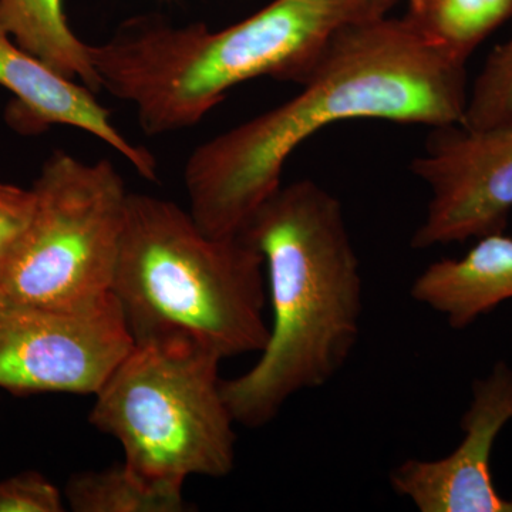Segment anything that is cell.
<instances>
[{
  "label": "cell",
  "instance_id": "6da1fadb",
  "mask_svg": "<svg viewBox=\"0 0 512 512\" xmlns=\"http://www.w3.org/2000/svg\"><path fill=\"white\" fill-rule=\"evenodd\" d=\"M299 86L292 99L192 151L184 183L202 231L241 235L284 184L289 157L323 128L348 120L453 126L463 123L468 97L466 64L387 16L343 26Z\"/></svg>",
  "mask_w": 512,
  "mask_h": 512
},
{
  "label": "cell",
  "instance_id": "9a60e30c",
  "mask_svg": "<svg viewBox=\"0 0 512 512\" xmlns=\"http://www.w3.org/2000/svg\"><path fill=\"white\" fill-rule=\"evenodd\" d=\"M512 120V33L495 47L468 90L461 126L484 128Z\"/></svg>",
  "mask_w": 512,
  "mask_h": 512
},
{
  "label": "cell",
  "instance_id": "5bb4252c",
  "mask_svg": "<svg viewBox=\"0 0 512 512\" xmlns=\"http://www.w3.org/2000/svg\"><path fill=\"white\" fill-rule=\"evenodd\" d=\"M64 501L74 512H184V497L160 493L138 480L124 463L69 478Z\"/></svg>",
  "mask_w": 512,
  "mask_h": 512
},
{
  "label": "cell",
  "instance_id": "52a82bcc",
  "mask_svg": "<svg viewBox=\"0 0 512 512\" xmlns=\"http://www.w3.org/2000/svg\"><path fill=\"white\" fill-rule=\"evenodd\" d=\"M133 345L113 293L74 309L0 305V389L94 396Z\"/></svg>",
  "mask_w": 512,
  "mask_h": 512
},
{
  "label": "cell",
  "instance_id": "9c48e42d",
  "mask_svg": "<svg viewBox=\"0 0 512 512\" xmlns=\"http://www.w3.org/2000/svg\"><path fill=\"white\" fill-rule=\"evenodd\" d=\"M511 420L512 367L500 360L471 386L460 444L437 460L397 464L390 487L420 512H512V495L497 490L491 470L495 441Z\"/></svg>",
  "mask_w": 512,
  "mask_h": 512
},
{
  "label": "cell",
  "instance_id": "5b68a950",
  "mask_svg": "<svg viewBox=\"0 0 512 512\" xmlns=\"http://www.w3.org/2000/svg\"><path fill=\"white\" fill-rule=\"evenodd\" d=\"M220 356L183 339L134 342L94 394L89 421L119 441L148 487L184 497L192 476L222 478L237 460V421L222 394Z\"/></svg>",
  "mask_w": 512,
  "mask_h": 512
},
{
  "label": "cell",
  "instance_id": "ac0fdd59",
  "mask_svg": "<svg viewBox=\"0 0 512 512\" xmlns=\"http://www.w3.org/2000/svg\"><path fill=\"white\" fill-rule=\"evenodd\" d=\"M394 3L396 0H355V22L383 18Z\"/></svg>",
  "mask_w": 512,
  "mask_h": 512
},
{
  "label": "cell",
  "instance_id": "4fadbf2b",
  "mask_svg": "<svg viewBox=\"0 0 512 512\" xmlns=\"http://www.w3.org/2000/svg\"><path fill=\"white\" fill-rule=\"evenodd\" d=\"M403 18L444 55L467 64L488 36L512 20V0H409Z\"/></svg>",
  "mask_w": 512,
  "mask_h": 512
},
{
  "label": "cell",
  "instance_id": "7a4b0ae2",
  "mask_svg": "<svg viewBox=\"0 0 512 512\" xmlns=\"http://www.w3.org/2000/svg\"><path fill=\"white\" fill-rule=\"evenodd\" d=\"M241 235L264 256L272 320L255 365L222 380V394L237 424L261 429L349 362L362 329L363 278L342 202L311 180L282 184Z\"/></svg>",
  "mask_w": 512,
  "mask_h": 512
},
{
  "label": "cell",
  "instance_id": "3957f363",
  "mask_svg": "<svg viewBox=\"0 0 512 512\" xmlns=\"http://www.w3.org/2000/svg\"><path fill=\"white\" fill-rule=\"evenodd\" d=\"M353 20L355 0H272L220 30L143 15L90 45V57L101 90L134 106L148 136H163L200 123L256 77L302 84Z\"/></svg>",
  "mask_w": 512,
  "mask_h": 512
},
{
  "label": "cell",
  "instance_id": "ba28073f",
  "mask_svg": "<svg viewBox=\"0 0 512 512\" xmlns=\"http://www.w3.org/2000/svg\"><path fill=\"white\" fill-rule=\"evenodd\" d=\"M412 171L430 194L414 249L504 231L512 211V120L484 128H431Z\"/></svg>",
  "mask_w": 512,
  "mask_h": 512
},
{
  "label": "cell",
  "instance_id": "7c38bea8",
  "mask_svg": "<svg viewBox=\"0 0 512 512\" xmlns=\"http://www.w3.org/2000/svg\"><path fill=\"white\" fill-rule=\"evenodd\" d=\"M0 23L16 45L50 69L101 92L90 45L70 28L63 0H0Z\"/></svg>",
  "mask_w": 512,
  "mask_h": 512
},
{
  "label": "cell",
  "instance_id": "2e32d148",
  "mask_svg": "<svg viewBox=\"0 0 512 512\" xmlns=\"http://www.w3.org/2000/svg\"><path fill=\"white\" fill-rule=\"evenodd\" d=\"M64 507L59 488L36 471L0 481V512H62Z\"/></svg>",
  "mask_w": 512,
  "mask_h": 512
},
{
  "label": "cell",
  "instance_id": "30bf717a",
  "mask_svg": "<svg viewBox=\"0 0 512 512\" xmlns=\"http://www.w3.org/2000/svg\"><path fill=\"white\" fill-rule=\"evenodd\" d=\"M0 86L15 97L10 121L20 131L59 124L92 134L113 148L148 181L158 180L156 157L147 148L131 143L111 121L110 111L96 94L74 80L56 73L16 45L0 23Z\"/></svg>",
  "mask_w": 512,
  "mask_h": 512
},
{
  "label": "cell",
  "instance_id": "8fae6325",
  "mask_svg": "<svg viewBox=\"0 0 512 512\" xmlns=\"http://www.w3.org/2000/svg\"><path fill=\"white\" fill-rule=\"evenodd\" d=\"M476 241L460 258L426 266L410 286L414 301L439 313L456 330L512 299V238L501 231Z\"/></svg>",
  "mask_w": 512,
  "mask_h": 512
},
{
  "label": "cell",
  "instance_id": "277c9868",
  "mask_svg": "<svg viewBox=\"0 0 512 512\" xmlns=\"http://www.w3.org/2000/svg\"><path fill=\"white\" fill-rule=\"evenodd\" d=\"M111 293L134 342L188 340L222 360L268 343L264 256L244 235L212 237L164 198L128 194Z\"/></svg>",
  "mask_w": 512,
  "mask_h": 512
},
{
  "label": "cell",
  "instance_id": "8992f818",
  "mask_svg": "<svg viewBox=\"0 0 512 512\" xmlns=\"http://www.w3.org/2000/svg\"><path fill=\"white\" fill-rule=\"evenodd\" d=\"M28 227L0 268V305L74 309L111 295L128 194L116 165L56 150L32 185Z\"/></svg>",
  "mask_w": 512,
  "mask_h": 512
},
{
  "label": "cell",
  "instance_id": "e0dca14e",
  "mask_svg": "<svg viewBox=\"0 0 512 512\" xmlns=\"http://www.w3.org/2000/svg\"><path fill=\"white\" fill-rule=\"evenodd\" d=\"M35 197L32 188L0 181V268L28 227Z\"/></svg>",
  "mask_w": 512,
  "mask_h": 512
}]
</instances>
